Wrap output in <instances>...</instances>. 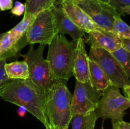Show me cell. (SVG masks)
Returning a JSON list of instances; mask_svg holds the SVG:
<instances>
[{
  "label": "cell",
  "mask_w": 130,
  "mask_h": 129,
  "mask_svg": "<svg viewBox=\"0 0 130 129\" xmlns=\"http://www.w3.org/2000/svg\"><path fill=\"white\" fill-rule=\"evenodd\" d=\"M0 97L14 104L24 106L43 124L46 129L50 128L45 113L46 92L30 80H12Z\"/></svg>",
  "instance_id": "obj_1"
},
{
  "label": "cell",
  "mask_w": 130,
  "mask_h": 129,
  "mask_svg": "<svg viewBox=\"0 0 130 129\" xmlns=\"http://www.w3.org/2000/svg\"><path fill=\"white\" fill-rule=\"evenodd\" d=\"M72 96L67 81H56L46 91L45 113L50 128L68 129L72 118Z\"/></svg>",
  "instance_id": "obj_2"
},
{
  "label": "cell",
  "mask_w": 130,
  "mask_h": 129,
  "mask_svg": "<svg viewBox=\"0 0 130 129\" xmlns=\"http://www.w3.org/2000/svg\"><path fill=\"white\" fill-rule=\"evenodd\" d=\"M77 41H70L58 34L50 43L47 61L55 78L67 81L73 76V64Z\"/></svg>",
  "instance_id": "obj_3"
},
{
  "label": "cell",
  "mask_w": 130,
  "mask_h": 129,
  "mask_svg": "<svg viewBox=\"0 0 130 129\" xmlns=\"http://www.w3.org/2000/svg\"><path fill=\"white\" fill-rule=\"evenodd\" d=\"M45 46V44H41L34 49V44H30L27 53L22 56L29 68V79L44 92L58 80L53 76L48 61L43 57Z\"/></svg>",
  "instance_id": "obj_4"
},
{
  "label": "cell",
  "mask_w": 130,
  "mask_h": 129,
  "mask_svg": "<svg viewBox=\"0 0 130 129\" xmlns=\"http://www.w3.org/2000/svg\"><path fill=\"white\" fill-rule=\"evenodd\" d=\"M130 108V101L121 94L119 88L114 85L108 87L103 93L94 111L96 118L103 121L110 119L112 123L122 121L125 111Z\"/></svg>",
  "instance_id": "obj_5"
},
{
  "label": "cell",
  "mask_w": 130,
  "mask_h": 129,
  "mask_svg": "<svg viewBox=\"0 0 130 129\" xmlns=\"http://www.w3.org/2000/svg\"><path fill=\"white\" fill-rule=\"evenodd\" d=\"M89 58L100 66L111 85L119 89L130 85L129 78L118 59L112 54L101 48L90 47Z\"/></svg>",
  "instance_id": "obj_6"
},
{
  "label": "cell",
  "mask_w": 130,
  "mask_h": 129,
  "mask_svg": "<svg viewBox=\"0 0 130 129\" xmlns=\"http://www.w3.org/2000/svg\"><path fill=\"white\" fill-rule=\"evenodd\" d=\"M57 34L58 32L54 16L52 10L49 9L36 15L35 19L27 31L26 38L29 44L39 43L47 45Z\"/></svg>",
  "instance_id": "obj_7"
},
{
  "label": "cell",
  "mask_w": 130,
  "mask_h": 129,
  "mask_svg": "<svg viewBox=\"0 0 130 129\" xmlns=\"http://www.w3.org/2000/svg\"><path fill=\"white\" fill-rule=\"evenodd\" d=\"M101 29L112 31L115 18L121 15L109 4L100 0H72Z\"/></svg>",
  "instance_id": "obj_8"
},
{
  "label": "cell",
  "mask_w": 130,
  "mask_h": 129,
  "mask_svg": "<svg viewBox=\"0 0 130 129\" xmlns=\"http://www.w3.org/2000/svg\"><path fill=\"white\" fill-rule=\"evenodd\" d=\"M102 94L96 91L90 82L76 80L71 100V115H88L97 108Z\"/></svg>",
  "instance_id": "obj_9"
},
{
  "label": "cell",
  "mask_w": 130,
  "mask_h": 129,
  "mask_svg": "<svg viewBox=\"0 0 130 129\" xmlns=\"http://www.w3.org/2000/svg\"><path fill=\"white\" fill-rule=\"evenodd\" d=\"M51 10L54 16L55 24L58 34H68L74 41H77L79 38L85 36L86 32L79 28L67 16L60 1H56Z\"/></svg>",
  "instance_id": "obj_10"
},
{
  "label": "cell",
  "mask_w": 130,
  "mask_h": 129,
  "mask_svg": "<svg viewBox=\"0 0 130 129\" xmlns=\"http://www.w3.org/2000/svg\"><path fill=\"white\" fill-rule=\"evenodd\" d=\"M60 2L70 19L86 33H89L93 30H104L97 26L91 18L79 6H77L74 1L62 0L60 1Z\"/></svg>",
  "instance_id": "obj_11"
},
{
  "label": "cell",
  "mask_w": 130,
  "mask_h": 129,
  "mask_svg": "<svg viewBox=\"0 0 130 129\" xmlns=\"http://www.w3.org/2000/svg\"><path fill=\"white\" fill-rule=\"evenodd\" d=\"M88 34L86 42L90 47L104 49L113 53L121 48V39L112 31L93 30Z\"/></svg>",
  "instance_id": "obj_12"
},
{
  "label": "cell",
  "mask_w": 130,
  "mask_h": 129,
  "mask_svg": "<svg viewBox=\"0 0 130 129\" xmlns=\"http://www.w3.org/2000/svg\"><path fill=\"white\" fill-rule=\"evenodd\" d=\"M26 35L20 37L9 31L0 34V60H6L20 54L28 45Z\"/></svg>",
  "instance_id": "obj_13"
},
{
  "label": "cell",
  "mask_w": 130,
  "mask_h": 129,
  "mask_svg": "<svg viewBox=\"0 0 130 129\" xmlns=\"http://www.w3.org/2000/svg\"><path fill=\"white\" fill-rule=\"evenodd\" d=\"M88 55L85 49L83 38L77 40L73 64V76L80 82H90V68Z\"/></svg>",
  "instance_id": "obj_14"
},
{
  "label": "cell",
  "mask_w": 130,
  "mask_h": 129,
  "mask_svg": "<svg viewBox=\"0 0 130 129\" xmlns=\"http://www.w3.org/2000/svg\"><path fill=\"white\" fill-rule=\"evenodd\" d=\"M90 68V82L91 86L100 93L102 94L105 90L111 85L109 79L97 63L92 59H89Z\"/></svg>",
  "instance_id": "obj_15"
},
{
  "label": "cell",
  "mask_w": 130,
  "mask_h": 129,
  "mask_svg": "<svg viewBox=\"0 0 130 129\" xmlns=\"http://www.w3.org/2000/svg\"><path fill=\"white\" fill-rule=\"evenodd\" d=\"M5 70L8 77L11 80H26L29 78L27 63L24 60L6 63Z\"/></svg>",
  "instance_id": "obj_16"
},
{
  "label": "cell",
  "mask_w": 130,
  "mask_h": 129,
  "mask_svg": "<svg viewBox=\"0 0 130 129\" xmlns=\"http://www.w3.org/2000/svg\"><path fill=\"white\" fill-rule=\"evenodd\" d=\"M97 118L95 112L88 115H74L72 116L71 123L72 129H95Z\"/></svg>",
  "instance_id": "obj_17"
},
{
  "label": "cell",
  "mask_w": 130,
  "mask_h": 129,
  "mask_svg": "<svg viewBox=\"0 0 130 129\" xmlns=\"http://www.w3.org/2000/svg\"><path fill=\"white\" fill-rule=\"evenodd\" d=\"M55 1L56 0H27L25 13L36 16L41 11L52 9Z\"/></svg>",
  "instance_id": "obj_18"
},
{
  "label": "cell",
  "mask_w": 130,
  "mask_h": 129,
  "mask_svg": "<svg viewBox=\"0 0 130 129\" xmlns=\"http://www.w3.org/2000/svg\"><path fill=\"white\" fill-rule=\"evenodd\" d=\"M111 53L118 59L126 74L130 78V53L122 47Z\"/></svg>",
  "instance_id": "obj_19"
},
{
  "label": "cell",
  "mask_w": 130,
  "mask_h": 129,
  "mask_svg": "<svg viewBox=\"0 0 130 129\" xmlns=\"http://www.w3.org/2000/svg\"><path fill=\"white\" fill-rule=\"evenodd\" d=\"M112 32L121 39L130 40V26L122 20L121 16L115 18L112 26Z\"/></svg>",
  "instance_id": "obj_20"
},
{
  "label": "cell",
  "mask_w": 130,
  "mask_h": 129,
  "mask_svg": "<svg viewBox=\"0 0 130 129\" xmlns=\"http://www.w3.org/2000/svg\"><path fill=\"white\" fill-rule=\"evenodd\" d=\"M6 63V60H0V95L9 83L12 80L8 77L5 72V64Z\"/></svg>",
  "instance_id": "obj_21"
},
{
  "label": "cell",
  "mask_w": 130,
  "mask_h": 129,
  "mask_svg": "<svg viewBox=\"0 0 130 129\" xmlns=\"http://www.w3.org/2000/svg\"><path fill=\"white\" fill-rule=\"evenodd\" d=\"M109 4L121 16L124 13L123 8L130 6V0H110Z\"/></svg>",
  "instance_id": "obj_22"
},
{
  "label": "cell",
  "mask_w": 130,
  "mask_h": 129,
  "mask_svg": "<svg viewBox=\"0 0 130 129\" xmlns=\"http://www.w3.org/2000/svg\"><path fill=\"white\" fill-rule=\"evenodd\" d=\"M25 9H26L25 3H22L20 1H16L15 3L14 7L11 9V12L13 15L19 16L25 13Z\"/></svg>",
  "instance_id": "obj_23"
},
{
  "label": "cell",
  "mask_w": 130,
  "mask_h": 129,
  "mask_svg": "<svg viewBox=\"0 0 130 129\" xmlns=\"http://www.w3.org/2000/svg\"><path fill=\"white\" fill-rule=\"evenodd\" d=\"M13 5V0H0V10L6 11L11 10Z\"/></svg>",
  "instance_id": "obj_24"
},
{
  "label": "cell",
  "mask_w": 130,
  "mask_h": 129,
  "mask_svg": "<svg viewBox=\"0 0 130 129\" xmlns=\"http://www.w3.org/2000/svg\"><path fill=\"white\" fill-rule=\"evenodd\" d=\"M112 129H130V123L123 121H118L112 123Z\"/></svg>",
  "instance_id": "obj_25"
},
{
  "label": "cell",
  "mask_w": 130,
  "mask_h": 129,
  "mask_svg": "<svg viewBox=\"0 0 130 129\" xmlns=\"http://www.w3.org/2000/svg\"><path fill=\"white\" fill-rule=\"evenodd\" d=\"M122 48L130 53V40L126 39H121Z\"/></svg>",
  "instance_id": "obj_26"
},
{
  "label": "cell",
  "mask_w": 130,
  "mask_h": 129,
  "mask_svg": "<svg viewBox=\"0 0 130 129\" xmlns=\"http://www.w3.org/2000/svg\"><path fill=\"white\" fill-rule=\"evenodd\" d=\"M27 111L26 108L24 106H19V108L17 110V114L20 117H24L25 115V113H26Z\"/></svg>",
  "instance_id": "obj_27"
},
{
  "label": "cell",
  "mask_w": 130,
  "mask_h": 129,
  "mask_svg": "<svg viewBox=\"0 0 130 129\" xmlns=\"http://www.w3.org/2000/svg\"><path fill=\"white\" fill-rule=\"evenodd\" d=\"M123 89L125 96L130 101V85L125 86Z\"/></svg>",
  "instance_id": "obj_28"
},
{
  "label": "cell",
  "mask_w": 130,
  "mask_h": 129,
  "mask_svg": "<svg viewBox=\"0 0 130 129\" xmlns=\"http://www.w3.org/2000/svg\"><path fill=\"white\" fill-rule=\"evenodd\" d=\"M123 11V13H127V14H128V15H130V6H126V7L124 8Z\"/></svg>",
  "instance_id": "obj_29"
},
{
  "label": "cell",
  "mask_w": 130,
  "mask_h": 129,
  "mask_svg": "<svg viewBox=\"0 0 130 129\" xmlns=\"http://www.w3.org/2000/svg\"><path fill=\"white\" fill-rule=\"evenodd\" d=\"M100 1H102V2L106 3H108V4H109V1H110V0H100Z\"/></svg>",
  "instance_id": "obj_30"
},
{
  "label": "cell",
  "mask_w": 130,
  "mask_h": 129,
  "mask_svg": "<svg viewBox=\"0 0 130 129\" xmlns=\"http://www.w3.org/2000/svg\"><path fill=\"white\" fill-rule=\"evenodd\" d=\"M56 1H62V0H56ZM67 1H68V0H67Z\"/></svg>",
  "instance_id": "obj_31"
},
{
  "label": "cell",
  "mask_w": 130,
  "mask_h": 129,
  "mask_svg": "<svg viewBox=\"0 0 130 129\" xmlns=\"http://www.w3.org/2000/svg\"><path fill=\"white\" fill-rule=\"evenodd\" d=\"M49 129H54V128H50Z\"/></svg>",
  "instance_id": "obj_32"
}]
</instances>
